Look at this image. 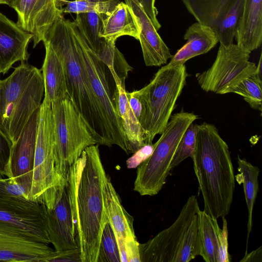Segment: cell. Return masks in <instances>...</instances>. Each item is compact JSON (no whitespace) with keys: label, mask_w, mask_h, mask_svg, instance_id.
<instances>
[{"label":"cell","mask_w":262,"mask_h":262,"mask_svg":"<svg viewBox=\"0 0 262 262\" xmlns=\"http://www.w3.org/2000/svg\"><path fill=\"white\" fill-rule=\"evenodd\" d=\"M106 174L96 144L84 149L67 177L81 262H97L102 232L108 221L102 190Z\"/></svg>","instance_id":"1"},{"label":"cell","mask_w":262,"mask_h":262,"mask_svg":"<svg viewBox=\"0 0 262 262\" xmlns=\"http://www.w3.org/2000/svg\"><path fill=\"white\" fill-rule=\"evenodd\" d=\"M193 168L204 211L215 219L230 210L235 188L234 168L226 142L213 124H197Z\"/></svg>","instance_id":"2"},{"label":"cell","mask_w":262,"mask_h":262,"mask_svg":"<svg viewBox=\"0 0 262 262\" xmlns=\"http://www.w3.org/2000/svg\"><path fill=\"white\" fill-rule=\"evenodd\" d=\"M45 41L61 61L67 95L97 144L111 147L113 144L79 52L71 21L62 14L59 15Z\"/></svg>","instance_id":"3"},{"label":"cell","mask_w":262,"mask_h":262,"mask_svg":"<svg viewBox=\"0 0 262 262\" xmlns=\"http://www.w3.org/2000/svg\"><path fill=\"white\" fill-rule=\"evenodd\" d=\"M44 94L41 70L21 62L6 78L0 79V130L13 144Z\"/></svg>","instance_id":"4"},{"label":"cell","mask_w":262,"mask_h":262,"mask_svg":"<svg viewBox=\"0 0 262 262\" xmlns=\"http://www.w3.org/2000/svg\"><path fill=\"white\" fill-rule=\"evenodd\" d=\"M187 76L185 64L166 65L147 85L133 91L142 104L139 121L145 133L146 144L152 143L155 137L165 129Z\"/></svg>","instance_id":"5"},{"label":"cell","mask_w":262,"mask_h":262,"mask_svg":"<svg viewBox=\"0 0 262 262\" xmlns=\"http://www.w3.org/2000/svg\"><path fill=\"white\" fill-rule=\"evenodd\" d=\"M71 24L79 52L112 144L117 145L127 154L130 153L119 111L117 83L113 72L89 47L73 21H71Z\"/></svg>","instance_id":"6"},{"label":"cell","mask_w":262,"mask_h":262,"mask_svg":"<svg viewBox=\"0 0 262 262\" xmlns=\"http://www.w3.org/2000/svg\"><path fill=\"white\" fill-rule=\"evenodd\" d=\"M150 156L138 166L134 190L142 196L158 194L170 174L171 163L179 142L189 125L198 119L181 112L170 117Z\"/></svg>","instance_id":"7"},{"label":"cell","mask_w":262,"mask_h":262,"mask_svg":"<svg viewBox=\"0 0 262 262\" xmlns=\"http://www.w3.org/2000/svg\"><path fill=\"white\" fill-rule=\"evenodd\" d=\"M53 145L51 104L43 98L40 106L32 183L29 199L45 205L48 210L53 208L56 195L67 181L56 171Z\"/></svg>","instance_id":"8"},{"label":"cell","mask_w":262,"mask_h":262,"mask_svg":"<svg viewBox=\"0 0 262 262\" xmlns=\"http://www.w3.org/2000/svg\"><path fill=\"white\" fill-rule=\"evenodd\" d=\"M55 168L65 180L70 167L88 147L97 143L68 95L51 104Z\"/></svg>","instance_id":"9"},{"label":"cell","mask_w":262,"mask_h":262,"mask_svg":"<svg viewBox=\"0 0 262 262\" xmlns=\"http://www.w3.org/2000/svg\"><path fill=\"white\" fill-rule=\"evenodd\" d=\"M0 221L20 228L40 242L50 244L46 206L29 200L21 187L2 176Z\"/></svg>","instance_id":"10"},{"label":"cell","mask_w":262,"mask_h":262,"mask_svg":"<svg viewBox=\"0 0 262 262\" xmlns=\"http://www.w3.org/2000/svg\"><path fill=\"white\" fill-rule=\"evenodd\" d=\"M250 53L237 44H220L211 67L196 75L201 89L219 94L229 93L241 81L255 73V64L249 60Z\"/></svg>","instance_id":"11"},{"label":"cell","mask_w":262,"mask_h":262,"mask_svg":"<svg viewBox=\"0 0 262 262\" xmlns=\"http://www.w3.org/2000/svg\"><path fill=\"white\" fill-rule=\"evenodd\" d=\"M197 22L210 28L221 45L233 43L244 0H182Z\"/></svg>","instance_id":"12"},{"label":"cell","mask_w":262,"mask_h":262,"mask_svg":"<svg viewBox=\"0 0 262 262\" xmlns=\"http://www.w3.org/2000/svg\"><path fill=\"white\" fill-rule=\"evenodd\" d=\"M199 210L196 196H190L169 227L146 243H139L140 262H174L185 231Z\"/></svg>","instance_id":"13"},{"label":"cell","mask_w":262,"mask_h":262,"mask_svg":"<svg viewBox=\"0 0 262 262\" xmlns=\"http://www.w3.org/2000/svg\"><path fill=\"white\" fill-rule=\"evenodd\" d=\"M89 47L112 71L115 78L124 83L128 73L133 68L116 47L100 35L102 18L95 12L76 14L73 21Z\"/></svg>","instance_id":"14"},{"label":"cell","mask_w":262,"mask_h":262,"mask_svg":"<svg viewBox=\"0 0 262 262\" xmlns=\"http://www.w3.org/2000/svg\"><path fill=\"white\" fill-rule=\"evenodd\" d=\"M20 228L0 221V261L50 262L56 251Z\"/></svg>","instance_id":"15"},{"label":"cell","mask_w":262,"mask_h":262,"mask_svg":"<svg viewBox=\"0 0 262 262\" xmlns=\"http://www.w3.org/2000/svg\"><path fill=\"white\" fill-rule=\"evenodd\" d=\"M39 110L40 107L31 115L11 150L9 179L24 190L28 199L32 187Z\"/></svg>","instance_id":"16"},{"label":"cell","mask_w":262,"mask_h":262,"mask_svg":"<svg viewBox=\"0 0 262 262\" xmlns=\"http://www.w3.org/2000/svg\"><path fill=\"white\" fill-rule=\"evenodd\" d=\"M16 12V24L32 36L33 47L44 41L61 11L55 0H14L10 6Z\"/></svg>","instance_id":"17"},{"label":"cell","mask_w":262,"mask_h":262,"mask_svg":"<svg viewBox=\"0 0 262 262\" xmlns=\"http://www.w3.org/2000/svg\"><path fill=\"white\" fill-rule=\"evenodd\" d=\"M48 235L55 251L79 248L70 190L66 183L58 191L53 208L47 209Z\"/></svg>","instance_id":"18"},{"label":"cell","mask_w":262,"mask_h":262,"mask_svg":"<svg viewBox=\"0 0 262 262\" xmlns=\"http://www.w3.org/2000/svg\"><path fill=\"white\" fill-rule=\"evenodd\" d=\"M136 18L139 29L140 41L146 66H160L171 58L169 49L157 32L138 0H124Z\"/></svg>","instance_id":"19"},{"label":"cell","mask_w":262,"mask_h":262,"mask_svg":"<svg viewBox=\"0 0 262 262\" xmlns=\"http://www.w3.org/2000/svg\"><path fill=\"white\" fill-rule=\"evenodd\" d=\"M31 34L0 12V69L5 75L17 61H27Z\"/></svg>","instance_id":"20"},{"label":"cell","mask_w":262,"mask_h":262,"mask_svg":"<svg viewBox=\"0 0 262 262\" xmlns=\"http://www.w3.org/2000/svg\"><path fill=\"white\" fill-rule=\"evenodd\" d=\"M102 190L105 214L115 232L118 243L124 244L126 239H137L134 217L122 206L120 198L107 174L103 180Z\"/></svg>","instance_id":"21"},{"label":"cell","mask_w":262,"mask_h":262,"mask_svg":"<svg viewBox=\"0 0 262 262\" xmlns=\"http://www.w3.org/2000/svg\"><path fill=\"white\" fill-rule=\"evenodd\" d=\"M236 44L251 52L262 42V0H244L236 30Z\"/></svg>","instance_id":"22"},{"label":"cell","mask_w":262,"mask_h":262,"mask_svg":"<svg viewBox=\"0 0 262 262\" xmlns=\"http://www.w3.org/2000/svg\"><path fill=\"white\" fill-rule=\"evenodd\" d=\"M184 38L187 40L186 42L172 56L166 65L184 64L188 60L206 53L219 42L216 35L210 28L198 22L188 27Z\"/></svg>","instance_id":"23"},{"label":"cell","mask_w":262,"mask_h":262,"mask_svg":"<svg viewBox=\"0 0 262 262\" xmlns=\"http://www.w3.org/2000/svg\"><path fill=\"white\" fill-rule=\"evenodd\" d=\"M100 35L113 45H115L119 37L124 35L139 40V27L132 10L125 3L120 2L110 15L102 18Z\"/></svg>","instance_id":"24"},{"label":"cell","mask_w":262,"mask_h":262,"mask_svg":"<svg viewBox=\"0 0 262 262\" xmlns=\"http://www.w3.org/2000/svg\"><path fill=\"white\" fill-rule=\"evenodd\" d=\"M46 55L41 71L44 83V98L51 104L67 95L66 77L61 61L50 45L43 42Z\"/></svg>","instance_id":"25"},{"label":"cell","mask_w":262,"mask_h":262,"mask_svg":"<svg viewBox=\"0 0 262 262\" xmlns=\"http://www.w3.org/2000/svg\"><path fill=\"white\" fill-rule=\"evenodd\" d=\"M117 86L119 111L123 130L129 145L130 153H134L146 145L145 133L129 106L125 85L118 83Z\"/></svg>","instance_id":"26"},{"label":"cell","mask_w":262,"mask_h":262,"mask_svg":"<svg viewBox=\"0 0 262 262\" xmlns=\"http://www.w3.org/2000/svg\"><path fill=\"white\" fill-rule=\"evenodd\" d=\"M237 163L238 164L237 170L239 172L237 176L240 177L241 182L243 184L245 198L248 212L247 226V245L252 228L253 210L258 191V176L260 170L258 167L252 165L245 159L240 158L239 156L237 158Z\"/></svg>","instance_id":"27"},{"label":"cell","mask_w":262,"mask_h":262,"mask_svg":"<svg viewBox=\"0 0 262 262\" xmlns=\"http://www.w3.org/2000/svg\"><path fill=\"white\" fill-rule=\"evenodd\" d=\"M200 255L206 262H216L217 219L200 209L197 212Z\"/></svg>","instance_id":"28"},{"label":"cell","mask_w":262,"mask_h":262,"mask_svg":"<svg viewBox=\"0 0 262 262\" xmlns=\"http://www.w3.org/2000/svg\"><path fill=\"white\" fill-rule=\"evenodd\" d=\"M256 71L251 76L243 79L231 89L229 93L237 94L254 110L261 112L262 81L261 77V60H259Z\"/></svg>","instance_id":"29"},{"label":"cell","mask_w":262,"mask_h":262,"mask_svg":"<svg viewBox=\"0 0 262 262\" xmlns=\"http://www.w3.org/2000/svg\"><path fill=\"white\" fill-rule=\"evenodd\" d=\"M199 255L198 219L196 213L182 238L174 262H189Z\"/></svg>","instance_id":"30"},{"label":"cell","mask_w":262,"mask_h":262,"mask_svg":"<svg viewBox=\"0 0 262 262\" xmlns=\"http://www.w3.org/2000/svg\"><path fill=\"white\" fill-rule=\"evenodd\" d=\"M120 2L119 0H107L101 2L89 1H69L66 6L61 10L63 14L95 12L101 18L111 14L115 7Z\"/></svg>","instance_id":"31"},{"label":"cell","mask_w":262,"mask_h":262,"mask_svg":"<svg viewBox=\"0 0 262 262\" xmlns=\"http://www.w3.org/2000/svg\"><path fill=\"white\" fill-rule=\"evenodd\" d=\"M97 262H121L117 237L108 221L102 232Z\"/></svg>","instance_id":"32"},{"label":"cell","mask_w":262,"mask_h":262,"mask_svg":"<svg viewBox=\"0 0 262 262\" xmlns=\"http://www.w3.org/2000/svg\"><path fill=\"white\" fill-rule=\"evenodd\" d=\"M197 124L192 123L183 135L171 163V170L188 157L193 158L196 140Z\"/></svg>","instance_id":"33"},{"label":"cell","mask_w":262,"mask_h":262,"mask_svg":"<svg viewBox=\"0 0 262 262\" xmlns=\"http://www.w3.org/2000/svg\"><path fill=\"white\" fill-rule=\"evenodd\" d=\"M223 227H218L216 232V262H230L228 252V231L226 217H222Z\"/></svg>","instance_id":"34"},{"label":"cell","mask_w":262,"mask_h":262,"mask_svg":"<svg viewBox=\"0 0 262 262\" xmlns=\"http://www.w3.org/2000/svg\"><path fill=\"white\" fill-rule=\"evenodd\" d=\"M12 143L0 130V176L10 177V157Z\"/></svg>","instance_id":"35"},{"label":"cell","mask_w":262,"mask_h":262,"mask_svg":"<svg viewBox=\"0 0 262 262\" xmlns=\"http://www.w3.org/2000/svg\"><path fill=\"white\" fill-rule=\"evenodd\" d=\"M154 144H148L134 152V155L127 161L128 168L136 167L140 164L150 156L154 151Z\"/></svg>","instance_id":"36"},{"label":"cell","mask_w":262,"mask_h":262,"mask_svg":"<svg viewBox=\"0 0 262 262\" xmlns=\"http://www.w3.org/2000/svg\"><path fill=\"white\" fill-rule=\"evenodd\" d=\"M56 251L50 262H81L79 248L63 251Z\"/></svg>","instance_id":"37"},{"label":"cell","mask_w":262,"mask_h":262,"mask_svg":"<svg viewBox=\"0 0 262 262\" xmlns=\"http://www.w3.org/2000/svg\"><path fill=\"white\" fill-rule=\"evenodd\" d=\"M124 244L127 262H140L137 238L126 239Z\"/></svg>","instance_id":"38"},{"label":"cell","mask_w":262,"mask_h":262,"mask_svg":"<svg viewBox=\"0 0 262 262\" xmlns=\"http://www.w3.org/2000/svg\"><path fill=\"white\" fill-rule=\"evenodd\" d=\"M145 13L151 19L156 29L158 30L161 25L157 19L158 11L155 6L156 0H138Z\"/></svg>","instance_id":"39"},{"label":"cell","mask_w":262,"mask_h":262,"mask_svg":"<svg viewBox=\"0 0 262 262\" xmlns=\"http://www.w3.org/2000/svg\"><path fill=\"white\" fill-rule=\"evenodd\" d=\"M126 95L131 109L137 119L139 120L142 110V104L139 99L134 94L133 92L130 93L126 92Z\"/></svg>","instance_id":"40"},{"label":"cell","mask_w":262,"mask_h":262,"mask_svg":"<svg viewBox=\"0 0 262 262\" xmlns=\"http://www.w3.org/2000/svg\"><path fill=\"white\" fill-rule=\"evenodd\" d=\"M262 261V247L260 246L249 253H245V256L240 260L241 262H253Z\"/></svg>","instance_id":"41"},{"label":"cell","mask_w":262,"mask_h":262,"mask_svg":"<svg viewBox=\"0 0 262 262\" xmlns=\"http://www.w3.org/2000/svg\"><path fill=\"white\" fill-rule=\"evenodd\" d=\"M69 0H55V4L57 9L61 10L66 5Z\"/></svg>","instance_id":"42"},{"label":"cell","mask_w":262,"mask_h":262,"mask_svg":"<svg viewBox=\"0 0 262 262\" xmlns=\"http://www.w3.org/2000/svg\"><path fill=\"white\" fill-rule=\"evenodd\" d=\"M9 0H0V5H7L10 6Z\"/></svg>","instance_id":"43"},{"label":"cell","mask_w":262,"mask_h":262,"mask_svg":"<svg viewBox=\"0 0 262 262\" xmlns=\"http://www.w3.org/2000/svg\"><path fill=\"white\" fill-rule=\"evenodd\" d=\"M89 1H93V2H101V1H105L107 0H86Z\"/></svg>","instance_id":"44"},{"label":"cell","mask_w":262,"mask_h":262,"mask_svg":"<svg viewBox=\"0 0 262 262\" xmlns=\"http://www.w3.org/2000/svg\"><path fill=\"white\" fill-rule=\"evenodd\" d=\"M14 1V0H9L10 4H11V2H13V1Z\"/></svg>","instance_id":"45"},{"label":"cell","mask_w":262,"mask_h":262,"mask_svg":"<svg viewBox=\"0 0 262 262\" xmlns=\"http://www.w3.org/2000/svg\"><path fill=\"white\" fill-rule=\"evenodd\" d=\"M1 74H2V72H1V70L0 69V75H1Z\"/></svg>","instance_id":"46"},{"label":"cell","mask_w":262,"mask_h":262,"mask_svg":"<svg viewBox=\"0 0 262 262\" xmlns=\"http://www.w3.org/2000/svg\"><path fill=\"white\" fill-rule=\"evenodd\" d=\"M75 1H85V0H75Z\"/></svg>","instance_id":"47"}]
</instances>
